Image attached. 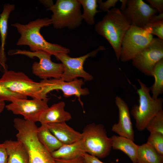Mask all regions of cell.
<instances>
[{
	"mask_svg": "<svg viewBox=\"0 0 163 163\" xmlns=\"http://www.w3.org/2000/svg\"><path fill=\"white\" fill-rule=\"evenodd\" d=\"M51 24V20L48 18H38L27 24L18 23L12 24L11 25L15 27L20 34L17 45L27 46L31 52L43 51L55 56L59 53L68 54L70 52L69 49L47 42L40 34L42 28Z\"/></svg>",
	"mask_w": 163,
	"mask_h": 163,
	"instance_id": "cell-1",
	"label": "cell"
},
{
	"mask_svg": "<svg viewBox=\"0 0 163 163\" xmlns=\"http://www.w3.org/2000/svg\"><path fill=\"white\" fill-rule=\"evenodd\" d=\"M130 25L124 14L120 9L115 7L107 11L95 25L96 31L110 43L118 61L120 60L123 40Z\"/></svg>",
	"mask_w": 163,
	"mask_h": 163,
	"instance_id": "cell-2",
	"label": "cell"
},
{
	"mask_svg": "<svg viewBox=\"0 0 163 163\" xmlns=\"http://www.w3.org/2000/svg\"><path fill=\"white\" fill-rule=\"evenodd\" d=\"M137 81L140 86L137 90L139 104L133 106L130 113L135 120L137 130L141 131L145 129L152 118L162 110L163 99L161 97L153 98L150 95L149 88L139 79Z\"/></svg>",
	"mask_w": 163,
	"mask_h": 163,
	"instance_id": "cell-3",
	"label": "cell"
},
{
	"mask_svg": "<svg viewBox=\"0 0 163 163\" xmlns=\"http://www.w3.org/2000/svg\"><path fill=\"white\" fill-rule=\"evenodd\" d=\"M79 0H57L47 11L53 13L52 24L56 29L67 28L73 29L78 27L83 20Z\"/></svg>",
	"mask_w": 163,
	"mask_h": 163,
	"instance_id": "cell-4",
	"label": "cell"
},
{
	"mask_svg": "<svg viewBox=\"0 0 163 163\" xmlns=\"http://www.w3.org/2000/svg\"><path fill=\"white\" fill-rule=\"evenodd\" d=\"M82 135L86 152L100 158L109 155L112 149L111 140L108 137L103 125L94 123L87 125Z\"/></svg>",
	"mask_w": 163,
	"mask_h": 163,
	"instance_id": "cell-5",
	"label": "cell"
},
{
	"mask_svg": "<svg viewBox=\"0 0 163 163\" xmlns=\"http://www.w3.org/2000/svg\"><path fill=\"white\" fill-rule=\"evenodd\" d=\"M0 85L13 92L33 99L47 97L43 93L41 83L34 82L22 72L5 71L0 78Z\"/></svg>",
	"mask_w": 163,
	"mask_h": 163,
	"instance_id": "cell-6",
	"label": "cell"
},
{
	"mask_svg": "<svg viewBox=\"0 0 163 163\" xmlns=\"http://www.w3.org/2000/svg\"><path fill=\"white\" fill-rule=\"evenodd\" d=\"M9 55L21 54L30 58L37 57L39 59V62H34L32 66L33 74L42 79H47L53 78L60 79L64 71V67L62 63H56L51 60V56L46 52L39 51L32 52L26 50H14L8 52Z\"/></svg>",
	"mask_w": 163,
	"mask_h": 163,
	"instance_id": "cell-7",
	"label": "cell"
},
{
	"mask_svg": "<svg viewBox=\"0 0 163 163\" xmlns=\"http://www.w3.org/2000/svg\"><path fill=\"white\" fill-rule=\"evenodd\" d=\"M153 38L143 27L131 25L122 41L120 60L122 62L132 60Z\"/></svg>",
	"mask_w": 163,
	"mask_h": 163,
	"instance_id": "cell-8",
	"label": "cell"
},
{
	"mask_svg": "<svg viewBox=\"0 0 163 163\" xmlns=\"http://www.w3.org/2000/svg\"><path fill=\"white\" fill-rule=\"evenodd\" d=\"M105 49L104 46H100L88 54L76 58L71 57L66 53L58 54L55 56L57 60L61 62L64 67V71L60 78L67 82L73 81L78 77L83 78L85 81L91 80L93 76L84 69V62L88 57L95 56L99 51Z\"/></svg>",
	"mask_w": 163,
	"mask_h": 163,
	"instance_id": "cell-9",
	"label": "cell"
},
{
	"mask_svg": "<svg viewBox=\"0 0 163 163\" xmlns=\"http://www.w3.org/2000/svg\"><path fill=\"white\" fill-rule=\"evenodd\" d=\"M163 59V40L153 38L132 60L133 66L144 75L152 76L155 65Z\"/></svg>",
	"mask_w": 163,
	"mask_h": 163,
	"instance_id": "cell-10",
	"label": "cell"
},
{
	"mask_svg": "<svg viewBox=\"0 0 163 163\" xmlns=\"http://www.w3.org/2000/svg\"><path fill=\"white\" fill-rule=\"evenodd\" d=\"M49 100L47 97L32 100L16 98L5 107L14 114L22 115L25 120L35 123L38 121L42 113L49 107Z\"/></svg>",
	"mask_w": 163,
	"mask_h": 163,
	"instance_id": "cell-11",
	"label": "cell"
},
{
	"mask_svg": "<svg viewBox=\"0 0 163 163\" xmlns=\"http://www.w3.org/2000/svg\"><path fill=\"white\" fill-rule=\"evenodd\" d=\"M42 84L43 93L46 96L55 90H61L63 96L68 97L72 95L75 96L83 107V103L80 99L81 96H85L89 94L88 88H82L84 82L82 79L76 78L71 82L65 81L61 78L42 80L40 81Z\"/></svg>",
	"mask_w": 163,
	"mask_h": 163,
	"instance_id": "cell-12",
	"label": "cell"
},
{
	"mask_svg": "<svg viewBox=\"0 0 163 163\" xmlns=\"http://www.w3.org/2000/svg\"><path fill=\"white\" fill-rule=\"evenodd\" d=\"M157 11L142 0H127L126 7L122 12L131 25L143 27L151 22Z\"/></svg>",
	"mask_w": 163,
	"mask_h": 163,
	"instance_id": "cell-13",
	"label": "cell"
},
{
	"mask_svg": "<svg viewBox=\"0 0 163 163\" xmlns=\"http://www.w3.org/2000/svg\"><path fill=\"white\" fill-rule=\"evenodd\" d=\"M115 103L119 112L117 123L114 124L112 130L119 136L134 141L135 134L130 117V112L127 103L120 97L115 98Z\"/></svg>",
	"mask_w": 163,
	"mask_h": 163,
	"instance_id": "cell-14",
	"label": "cell"
},
{
	"mask_svg": "<svg viewBox=\"0 0 163 163\" xmlns=\"http://www.w3.org/2000/svg\"><path fill=\"white\" fill-rule=\"evenodd\" d=\"M65 103L60 101L55 104L43 111L38 121L42 124L59 123L68 121L72 119L70 114L65 111Z\"/></svg>",
	"mask_w": 163,
	"mask_h": 163,
	"instance_id": "cell-15",
	"label": "cell"
},
{
	"mask_svg": "<svg viewBox=\"0 0 163 163\" xmlns=\"http://www.w3.org/2000/svg\"><path fill=\"white\" fill-rule=\"evenodd\" d=\"M47 124L52 133L63 144H71L82 138V133L69 126L66 122Z\"/></svg>",
	"mask_w": 163,
	"mask_h": 163,
	"instance_id": "cell-16",
	"label": "cell"
},
{
	"mask_svg": "<svg viewBox=\"0 0 163 163\" xmlns=\"http://www.w3.org/2000/svg\"><path fill=\"white\" fill-rule=\"evenodd\" d=\"M3 143L8 154V163H29L28 153L21 142L7 140Z\"/></svg>",
	"mask_w": 163,
	"mask_h": 163,
	"instance_id": "cell-17",
	"label": "cell"
},
{
	"mask_svg": "<svg viewBox=\"0 0 163 163\" xmlns=\"http://www.w3.org/2000/svg\"><path fill=\"white\" fill-rule=\"evenodd\" d=\"M86 152L82 139L73 143L63 144L58 149L51 153L54 159L71 160L82 156Z\"/></svg>",
	"mask_w": 163,
	"mask_h": 163,
	"instance_id": "cell-18",
	"label": "cell"
},
{
	"mask_svg": "<svg viewBox=\"0 0 163 163\" xmlns=\"http://www.w3.org/2000/svg\"><path fill=\"white\" fill-rule=\"evenodd\" d=\"M15 5L10 4H5L2 13L0 14V66L5 69L6 68L5 62L6 57L5 52V45L7 36L8 23L9 15L14 11Z\"/></svg>",
	"mask_w": 163,
	"mask_h": 163,
	"instance_id": "cell-19",
	"label": "cell"
},
{
	"mask_svg": "<svg viewBox=\"0 0 163 163\" xmlns=\"http://www.w3.org/2000/svg\"><path fill=\"white\" fill-rule=\"evenodd\" d=\"M110 138L113 149L122 151L129 158L132 163H136L139 145L130 139L119 136L113 135Z\"/></svg>",
	"mask_w": 163,
	"mask_h": 163,
	"instance_id": "cell-20",
	"label": "cell"
},
{
	"mask_svg": "<svg viewBox=\"0 0 163 163\" xmlns=\"http://www.w3.org/2000/svg\"><path fill=\"white\" fill-rule=\"evenodd\" d=\"M29 163H56L51 153L41 143H36L27 148Z\"/></svg>",
	"mask_w": 163,
	"mask_h": 163,
	"instance_id": "cell-21",
	"label": "cell"
},
{
	"mask_svg": "<svg viewBox=\"0 0 163 163\" xmlns=\"http://www.w3.org/2000/svg\"><path fill=\"white\" fill-rule=\"evenodd\" d=\"M37 135L39 140L50 153L63 144L52 133L47 124H42L37 128Z\"/></svg>",
	"mask_w": 163,
	"mask_h": 163,
	"instance_id": "cell-22",
	"label": "cell"
},
{
	"mask_svg": "<svg viewBox=\"0 0 163 163\" xmlns=\"http://www.w3.org/2000/svg\"><path fill=\"white\" fill-rule=\"evenodd\" d=\"M136 163H163V156L146 142L139 145Z\"/></svg>",
	"mask_w": 163,
	"mask_h": 163,
	"instance_id": "cell-23",
	"label": "cell"
},
{
	"mask_svg": "<svg viewBox=\"0 0 163 163\" xmlns=\"http://www.w3.org/2000/svg\"><path fill=\"white\" fill-rule=\"evenodd\" d=\"M152 76L154 77L155 81L149 88L152 94V97L156 99L159 95L163 93V59L155 65L152 71Z\"/></svg>",
	"mask_w": 163,
	"mask_h": 163,
	"instance_id": "cell-24",
	"label": "cell"
},
{
	"mask_svg": "<svg viewBox=\"0 0 163 163\" xmlns=\"http://www.w3.org/2000/svg\"><path fill=\"white\" fill-rule=\"evenodd\" d=\"M81 6L83 8L82 14V19L90 25L95 24L94 16L101 11L97 10L98 6L96 0H79Z\"/></svg>",
	"mask_w": 163,
	"mask_h": 163,
	"instance_id": "cell-25",
	"label": "cell"
},
{
	"mask_svg": "<svg viewBox=\"0 0 163 163\" xmlns=\"http://www.w3.org/2000/svg\"><path fill=\"white\" fill-rule=\"evenodd\" d=\"M145 129L150 133L158 132L163 134V110L158 112L149 121Z\"/></svg>",
	"mask_w": 163,
	"mask_h": 163,
	"instance_id": "cell-26",
	"label": "cell"
},
{
	"mask_svg": "<svg viewBox=\"0 0 163 163\" xmlns=\"http://www.w3.org/2000/svg\"><path fill=\"white\" fill-rule=\"evenodd\" d=\"M147 142L163 156V134L158 132L150 133Z\"/></svg>",
	"mask_w": 163,
	"mask_h": 163,
	"instance_id": "cell-27",
	"label": "cell"
},
{
	"mask_svg": "<svg viewBox=\"0 0 163 163\" xmlns=\"http://www.w3.org/2000/svg\"><path fill=\"white\" fill-rule=\"evenodd\" d=\"M143 27L150 34L163 40V20L150 23Z\"/></svg>",
	"mask_w": 163,
	"mask_h": 163,
	"instance_id": "cell-28",
	"label": "cell"
},
{
	"mask_svg": "<svg viewBox=\"0 0 163 163\" xmlns=\"http://www.w3.org/2000/svg\"><path fill=\"white\" fill-rule=\"evenodd\" d=\"M27 97L13 92L0 85V100L11 102L16 98L27 99Z\"/></svg>",
	"mask_w": 163,
	"mask_h": 163,
	"instance_id": "cell-29",
	"label": "cell"
},
{
	"mask_svg": "<svg viewBox=\"0 0 163 163\" xmlns=\"http://www.w3.org/2000/svg\"><path fill=\"white\" fill-rule=\"evenodd\" d=\"M118 0H108L103 2L101 0H97L101 11L107 12L111 8H115V6L118 2Z\"/></svg>",
	"mask_w": 163,
	"mask_h": 163,
	"instance_id": "cell-30",
	"label": "cell"
},
{
	"mask_svg": "<svg viewBox=\"0 0 163 163\" xmlns=\"http://www.w3.org/2000/svg\"><path fill=\"white\" fill-rule=\"evenodd\" d=\"M150 6L155 9L159 14L163 13V0H146Z\"/></svg>",
	"mask_w": 163,
	"mask_h": 163,
	"instance_id": "cell-31",
	"label": "cell"
},
{
	"mask_svg": "<svg viewBox=\"0 0 163 163\" xmlns=\"http://www.w3.org/2000/svg\"><path fill=\"white\" fill-rule=\"evenodd\" d=\"M82 156L86 163H105L101 161L98 158L85 152ZM110 163H116L111 162Z\"/></svg>",
	"mask_w": 163,
	"mask_h": 163,
	"instance_id": "cell-32",
	"label": "cell"
},
{
	"mask_svg": "<svg viewBox=\"0 0 163 163\" xmlns=\"http://www.w3.org/2000/svg\"><path fill=\"white\" fill-rule=\"evenodd\" d=\"M56 163H86L82 156L69 160L54 159Z\"/></svg>",
	"mask_w": 163,
	"mask_h": 163,
	"instance_id": "cell-33",
	"label": "cell"
},
{
	"mask_svg": "<svg viewBox=\"0 0 163 163\" xmlns=\"http://www.w3.org/2000/svg\"><path fill=\"white\" fill-rule=\"evenodd\" d=\"M8 154L4 144L0 143V163H8Z\"/></svg>",
	"mask_w": 163,
	"mask_h": 163,
	"instance_id": "cell-34",
	"label": "cell"
},
{
	"mask_svg": "<svg viewBox=\"0 0 163 163\" xmlns=\"http://www.w3.org/2000/svg\"><path fill=\"white\" fill-rule=\"evenodd\" d=\"M39 1L41 3L47 8V9L49 8L54 4L53 1L52 0H39Z\"/></svg>",
	"mask_w": 163,
	"mask_h": 163,
	"instance_id": "cell-35",
	"label": "cell"
},
{
	"mask_svg": "<svg viewBox=\"0 0 163 163\" xmlns=\"http://www.w3.org/2000/svg\"><path fill=\"white\" fill-rule=\"evenodd\" d=\"M120 1L121 2V5L120 9L123 12L125 10L126 7L127 0H120Z\"/></svg>",
	"mask_w": 163,
	"mask_h": 163,
	"instance_id": "cell-36",
	"label": "cell"
},
{
	"mask_svg": "<svg viewBox=\"0 0 163 163\" xmlns=\"http://www.w3.org/2000/svg\"><path fill=\"white\" fill-rule=\"evenodd\" d=\"M5 106V101L0 100V113L3 110Z\"/></svg>",
	"mask_w": 163,
	"mask_h": 163,
	"instance_id": "cell-37",
	"label": "cell"
},
{
	"mask_svg": "<svg viewBox=\"0 0 163 163\" xmlns=\"http://www.w3.org/2000/svg\"></svg>",
	"mask_w": 163,
	"mask_h": 163,
	"instance_id": "cell-38",
	"label": "cell"
}]
</instances>
